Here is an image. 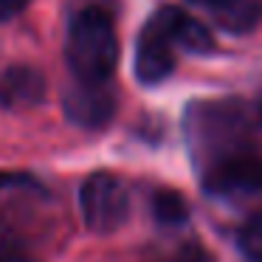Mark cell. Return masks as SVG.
I'll return each instance as SVG.
<instances>
[{"mask_svg":"<svg viewBox=\"0 0 262 262\" xmlns=\"http://www.w3.org/2000/svg\"><path fill=\"white\" fill-rule=\"evenodd\" d=\"M65 62L74 82L107 85L119 65V37L104 9L88 6L74 14L65 37Z\"/></svg>","mask_w":262,"mask_h":262,"instance_id":"obj_1","label":"cell"},{"mask_svg":"<svg viewBox=\"0 0 262 262\" xmlns=\"http://www.w3.org/2000/svg\"><path fill=\"white\" fill-rule=\"evenodd\" d=\"M189 138L203 152V164L223 152L248 147L245 116L234 102H200L189 110Z\"/></svg>","mask_w":262,"mask_h":262,"instance_id":"obj_2","label":"cell"},{"mask_svg":"<svg viewBox=\"0 0 262 262\" xmlns=\"http://www.w3.org/2000/svg\"><path fill=\"white\" fill-rule=\"evenodd\" d=\"M82 220L96 234H113L130 217V192L113 172H93L79 189Z\"/></svg>","mask_w":262,"mask_h":262,"instance_id":"obj_3","label":"cell"},{"mask_svg":"<svg viewBox=\"0 0 262 262\" xmlns=\"http://www.w3.org/2000/svg\"><path fill=\"white\" fill-rule=\"evenodd\" d=\"M203 189L214 198H239L262 189V155L239 147L203 164Z\"/></svg>","mask_w":262,"mask_h":262,"instance_id":"obj_4","label":"cell"},{"mask_svg":"<svg viewBox=\"0 0 262 262\" xmlns=\"http://www.w3.org/2000/svg\"><path fill=\"white\" fill-rule=\"evenodd\" d=\"M175 51L178 42L172 37L164 6L144 23L141 34H138L136 59H133V71H136L138 82L141 85H161L164 79H169L175 71Z\"/></svg>","mask_w":262,"mask_h":262,"instance_id":"obj_5","label":"cell"},{"mask_svg":"<svg viewBox=\"0 0 262 262\" xmlns=\"http://www.w3.org/2000/svg\"><path fill=\"white\" fill-rule=\"evenodd\" d=\"M62 110L76 127L96 130L116 116V96L107 85L74 82L62 96Z\"/></svg>","mask_w":262,"mask_h":262,"instance_id":"obj_6","label":"cell"},{"mask_svg":"<svg viewBox=\"0 0 262 262\" xmlns=\"http://www.w3.org/2000/svg\"><path fill=\"white\" fill-rule=\"evenodd\" d=\"M46 99V76L31 65H12L0 74V107L20 113Z\"/></svg>","mask_w":262,"mask_h":262,"instance_id":"obj_7","label":"cell"},{"mask_svg":"<svg viewBox=\"0 0 262 262\" xmlns=\"http://www.w3.org/2000/svg\"><path fill=\"white\" fill-rule=\"evenodd\" d=\"M198 6H206L214 20L228 31H248L256 26L262 14L259 0H192Z\"/></svg>","mask_w":262,"mask_h":262,"instance_id":"obj_8","label":"cell"},{"mask_svg":"<svg viewBox=\"0 0 262 262\" xmlns=\"http://www.w3.org/2000/svg\"><path fill=\"white\" fill-rule=\"evenodd\" d=\"M152 217L161 226H183L189 217V206L178 192L161 189V192L152 194Z\"/></svg>","mask_w":262,"mask_h":262,"instance_id":"obj_9","label":"cell"},{"mask_svg":"<svg viewBox=\"0 0 262 262\" xmlns=\"http://www.w3.org/2000/svg\"><path fill=\"white\" fill-rule=\"evenodd\" d=\"M237 245L245 259L262 262V211L251 214L237 231Z\"/></svg>","mask_w":262,"mask_h":262,"instance_id":"obj_10","label":"cell"},{"mask_svg":"<svg viewBox=\"0 0 262 262\" xmlns=\"http://www.w3.org/2000/svg\"><path fill=\"white\" fill-rule=\"evenodd\" d=\"M31 0H0V23H6V20L17 17L26 6H29Z\"/></svg>","mask_w":262,"mask_h":262,"instance_id":"obj_11","label":"cell"},{"mask_svg":"<svg viewBox=\"0 0 262 262\" xmlns=\"http://www.w3.org/2000/svg\"><path fill=\"white\" fill-rule=\"evenodd\" d=\"M178 259L181 262H211V256L206 254L203 248H198V245H189V248H183L181 254H178Z\"/></svg>","mask_w":262,"mask_h":262,"instance_id":"obj_12","label":"cell"},{"mask_svg":"<svg viewBox=\"0 0 262 262\" xmlns=\"http://www.w3.org/2000/svg\"><path fill=\"white\" fill-rule=\"evenodd\" d=\"M0 262H34L29 256H20V254H0Z\"/></svg>","mask_w":262,"mask_h":262,"instance_id":"obj_13","label":"cell"}]
</instances>
